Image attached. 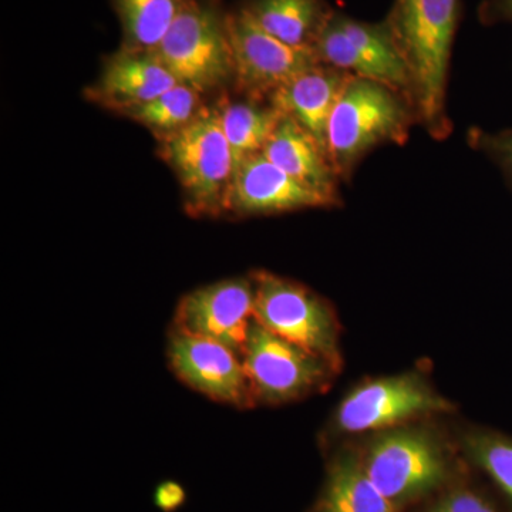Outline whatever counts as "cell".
<instances>
[{
  "mask_svg": "<svg viewBox=\"0 0 512 512\" xmlns=\"http://www.w3.org/2000/svg\"><path fill=\"white\" fill-rule=\"evenodd\" d=\"M461 0H394L384 23L409 72L417 123L437 140L451 131L447 82Z\"/></svg>",
  "mask_w": 512,
  "mask_h": 512,
  "instance_id": "obj_1",
  "label": "cell"
},
{
  "mask_svg": "<svg viewBox=\"0 0 512 512\" xmlns=\"http://www.w3.org/2000/svg\"><path fill=\"white\" fill-rule=\"evenodd\" d=\"M417 123L402 94L373 80L353 76L340 94L328 127L326 148L339 178H349L373 148L404 144Z\"/></svg>",
  "mask_w": 512,
  "mask_h": 512,
  "instance_id": "obj_2",
  "label": "cell"
},
{
  "mask_svg": "<svg viewBox=\"0 0 512 512\" xmlns=\"http://www.w3.org/2000/svg\"><path fill=\"white\" fill-rule=\"evenodd\" d=\"M160 150L180 180L191 215L225 212L235 163L218 107H202L188 126L161 137Z\"/></svg>",
  "mask_w": 512,
  "mask_h": 512,
  "instance_id": "obj_3",
  "label": "cell"
},
{
  "mask_svg": "<svg viewBox=\"0 0 512 512\" xmlns=\"http://www.w3.org/2000/svg\"><path fill=\"white\" fill-rule=\"evenodd\" d=\"M227 15L217 0H188L151 53L178 83L210 92L235 76Z\"/></svg>",
  "mask_w": 512,
  "mask_h": 512,
  "instance_id": "obj_4",
  "label": "cell"
},
{
  "mask_svg": "<svg viewBox=\"0 0 512 512\" xmlns=\"http://www.w3.org/2000/svg\"><path fill=\"white\" fill-rule=\"evenodd\" d=\"M251 278L255 289L256 322L322 357L338 370V325L325 301L305 286L271 272H254Z\"/></svg>",
  "mask_w": 512,
  "mask_h": 512,
  "instance_id": "obj_5",
  "label": "cell"
},
{
  "mask_svg": "<svg viewBox=\"0 0 512 512\" xmlns=\"http://www.w3.org/2000/svg\"><path fill=\"white\" fill-rule=\"evenodd\" d=\"M313 50L325 66L382 83L412 104L409 72L386 23L363 22L333 10Z\"/></svg>",
  "mask_w": 512,
  "mask_h": 512,
  "instance_id": "obj_6",
  "label": "cell"
},
{
  "mask_svg": "<svg viewBox=\"0 0 512 512\" xmlns=\"http://www.w3.org/2000/svg\"><path fill=\"white\" fill-rule=\"evenodd\" d=\"M242 362L256 403L281 404L316 392L333 373L322 357L289 342L254 319Z\"/></svg>",
  "mask_w": 512,
  "mask_h": 512,
  "instance_id": "obj_7",
  "label": "cell"
},
{
  "mask_svg": "<svg viewBox=\"0 0 512 512\" xmlns=\"http://www.w3.org/2000/svg\"><path fill=\"white\" fill-rule=\"evenodd\" d=\"M367 477L394 505L430 493L447 477L439 444L417 430H396L377 437L363 461Z\"/></svg>",
  "mask_w": 512,
  "mask_h": 512,
  "instance_id": "obj_8",
  "label": "cell"
},
{
  "mask_svg": "<svg viewBox=\"0 0 512 512\" xmlns=\"http://www.w3.org/2000/svg\"><path fill=\"white\" fill-rule=\"evenodd\" d=\"M227 25L235 83L252 99L271 97L293 77L320 64L315 50L289 46L269 35L242 6L228 13Z\"/></svg>",
  "mask_w": 512,
  "mask_h": 512,
  "instance_id": "obj_9",
  "label": "cell"
},
{
  "mask_svg": "<svg viewBox=\"0 0 512 512\" xmlns=\"http://www.w3.org/2000/svg\"><path fill=\"white\" fill-rule=\"evenodd\" d=\"M167 360L175 377L202 396L237 409L255 406L242 357L228 346L171 326Z\"/></svg>",
  "mask_w": 512,
  "mask_h": 512,
  "instance_id": "obj_10",
  "label": "cell"
},
{
  "mask_svg": "<svg viewBox=\"0 0 512 512\" xmlns=\"http://www.w3.org/2000/svg\"><path fill=\"white\" fill-rule=\"evenodd\" d=\"M254 313L251 276L224 279L184 295L175 309L173 328L220 342L242 357Z\"/></svg>",
  "mask_w": 512,
  "mask_h": 512,
  "instance_id": "obj_11",
  "label": "cell"
},
{
  "mask_svg": "<svg viewBox=\"0 0 512 512\" xmlns=\"http://www.w3.org/2000/svg\"><path fill=\"white\" fill-rule=\"evenodd\" d=\"M451 404L419 376L373 380L357 387L339 406L336 424L345 433L387 429L430 413L450 412Z\"/></svg>",
  "mask_w": 512,
  "mask_h": 512,
  "instance_id": "obj_12",
  "label": "cell"
},
{
  "mask_svg": "<svg viewBox=\"0 0 512 512\" xmlns=\"http://www.w3.org/2000/svg\"><path fill=\"white\" fill-rule=\"evenodd\" d=\"M339 202L299 183L259 153L238 165L228 188L224 211L248 217L335 207Z\"/></svg>",
  "mask_w": 512,
  "mask_h": 512,
  "instance_id": "obj_13",
  "label": "cell"
},
{
  "mask_svg": "<svg viewBox=\"0 0 512 512\" xmlns=\"http://www.w3.org/2000/svg\"><path fill=\"white\" fill-rule=\"evenodd\" d=\"M178 84L173 74L151 52L124 49L107 57L90 97L123 114L156 99Z\"/></svg>",
  "mask_w": 512,
  "mask_h": 512,
  "instance_id": "obj_14",
  "label": "cell"
},
{
  "mask_svg": "<svg viewBox=\"0 0 512 512\" xmlns=\"http://www.w3.org/2000/svg\"><path fill=\"white\" fill-rule=\"evenodd\" d=\"M352 77V74L320 63L293 77L269 99L272 106L298 121L326 148L330 117Z\"/></svg>",
  "mask_w": 512,
  "mask_h": 512,
  "instance_id": "obj_15",
  "label": "cell"
},
{
  "mask_svg": "<svg viewBox=\"0 0 512 512\" xmlns=\"http://www.w3.org/2000/svg\"><path fill=\"white\" fill-rule=\"evenodd\" d=\"M262 154L299 183L340 201L339 175L328 151L292 117L282 116Z\"/></svg>",
  "mask_w": 512,
  "mask_h": 512,
  "instance_id": "obj_16",
  "label": "cell"
},
{
  "mask_svg": "<svg viewBox=\"0 0 512 512\" xmlns=\"http://www.w3.org/2000/svg\"><path fill=\"white\" fill-rule=\"evenodd\" d=\"M259 28L299 49H313L333 9L325 0H248L242 5Z\"/></svg>",
  "mask_w": 512,
  "mask_h": 512,
  "instance_id": "obj_17",
  "label": "cell"
},
{
  "mask_svg": "<svg viewBox=\"0 0 512 512\" xmlns=\"http://www.w3.org/2000/svg\"><path fill=\"white\" fill-rule=\"evenodd\" d=\"M313 512H396V507L370 481L363 464L346 454L330 467Z\"/></svg>",
  "mask_w": 512,
  "mask_h": 512,
  "instance_id": "obj_18",
  "label": "cell"
},
{
  "mask_svg": "<svg viewBox=\"0 0 512 512\" xmlns=\"http://www.w3.org/2000/svg\"><path fill=\"white\" fill-rule=\"evenodd\" d=\"M217 107L234 157L235 170L247 158L264 151L266 143L284 116L272 104L264 107L255 103L224 101Z\"/></svg>",
  "mask_w": 512,
  "mask_h": 512,
  "instance_id": "obj_19",
  "label": "cell"
},
{
  "mask_svg": "<svg viewBox=\"0 0 512 512\" xmlns=\"http://www.w3.org/2000/svg\"><path fill=\"white\" fill-rule=\"evenodd\" d=\"M188 0H113L124 49L154 52Z\"/></svg>",
  "mask_w": 512,
  "mask_h": 512,
  "instance_id": "obj_20",
  "label": "cell"
},
{
  "mask_svg": "<svg viewBox=\"0 0 512 512\" xmlns=\"http://www.w3.org/2000/svg\"><path fill=\"white\" fill-rule=\"evenodd\" d=\"M200 93L185 84H175L167 92L143 106L123 113L128 119L150 128L158 137L170 136L188 126L202 110Z\"/></svg>",
  "mask_w": 512,
  "mask_h": 512,
  "instance_id": "obj_21",
  "label": "cell"
},
{
  "mask_svg": "<svg viewBox=\"0 0 512 512\" xmlns=\"http://www.w3.org/2000/svg\"><path fill=\"white\" fill-rule=\"evenodd\" d=\"M466 448L477 466L483 468L512 503V439L498 433L470 434Z\"/></svg>",
  "mask_w": 512,
  "mask_h": 512,
  "instance_id": "obj_22",
  "label": "cell"
},
{
  "mask_svg": "<svg viewBox=\"0 0 512 512\" xmlns=\"http://www.w3.org/2000/svg\"><path fill=\"white\" fill-rule=\"evenodd\" d=\"M470 137L473 146L483 151L512 185V128L497 133L474 130Z\"/></svg>",
  "mask_w": 512,
  "mask_h": 512,
  "instance_id": "obj_23",
  "label": "cell"
},
{
  "mask_svg": "<svg viewBox=\"0 0 512 512\" xmlns=\"http://www.w3.org/2000/svg\"><path fill=\"white\" fill-rule=\"evenodd\" d=\"M427 512H495L493 505L473 491L458 490L437 501Z\"/></svg>",
  "mask_w": 512,
  "mask_h": 512,
  "instance_id": "obj_24",
  "label": "cell"
},
{
  "mask_svg": "<svg viewBox=\"0 0 512 512\" xmlns=\"http://www.w3.org/2000/svg\"><path fill=\"white\" fill-rule=\"evenodd\" d=\"M187 501V491L174 480H165L154 490V505L163 512L180 510Z\"/></svg>",
  "mask_w": 512,
  "mask_h": 512,
  "instance_id": "obj_25",
  "label": "cell"
},
{
  "mask_svg": "<svg viewBox=\"0 0 512 512\" xmlns=\"http://www.w3.org/2000/svg\"><path fill=\"white\" fill-rule=\"evenodd\" d=\"M478 15L484 25H498V23L512 25V0H484Z\"/></svg>",
  "mask_w": 512,
  "mask_h": 512,
  "instance_id": "obj_26",
  "label": "cell"
}]
</instances>
